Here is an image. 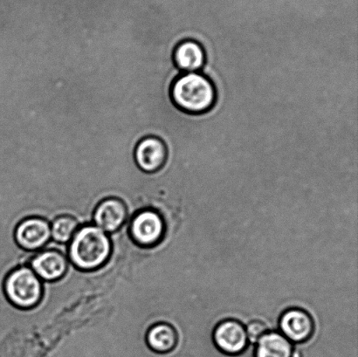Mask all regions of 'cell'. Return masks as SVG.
I'll return each mask as SVG.
<instances>
[{"mask_svg":"<svg viewBox=\"0 0 358 357\" xmlns=\"http://www.w3.org/2000/svg\"><path fill=\"white\" fill-rule=\"evenodd\" d=\"M171 98L179 110L189 115H201L212 110L217 93L212 80L198 72L177 77L171 87Z\"/></svg>","mask_w":358,"mask_h":357,"instance_id":"1","label":"cell"},{"mask_svg":"<svg viewBox=\"0 0 358 357\" xmlns=\"http://www.w3.org/2000/svg\"><path fill=\"white\" fill-rule=\"evenodd\" d=\"M110 241L98 226H87L76 233L70 246V258L77 267L94 269L103 265L110 254Z\"/></svg>","mask_w":358,"mask_h":357,"instance_id":"2","label":"cell"},{"mask_svg":"<svg viewBox=\"0 0 358 357\" xmlns=\"http://www.w3.org/2000/svg\"><path fill=\"white\" fill-rule=\"evenodd\" d=\"M5 289L10 302L23 309L36 305L42 293L40 279L27 268L17 269L10 274Z\"/></svg>","mask_w":358,"mask_h":357,"instance_id":"3","label":"cell"},{"mask_svg":"<svg viewBox=\"0 0 358 357\" xmlns=\"http://www.w3.org/2000/svg\"><path fill=\"white\" fill-rule=\"evenodd\" d=\"M213 341L221 352L241 355L248 347V338L243 324L235 320L221 321L213 332Z\"/></svg>","mask_w":358,"mask_h":357,"instance_id":"4","label":"cell"},{"mask_svg":"<svg viewBox=\"0 0 358 357\" xmlns=\"http://www.w3.org/2000/svg\"><path fill=\"white\" fill-rule=\"evenodd\" d=\"M280 328L287 340L301 344L312 337L315 323L310 314L301 309H290L280 316Z\"/></svg>","mask_w":358,"mask_h":357,"instance_id":"5","label":"cell"},{"mask_svg":"<svg viewBox=\"0 0 358 357\" xmlns=\"http://www.w3.org/2000/svg\"><path fill=\"white\" fill-rule=\"evenodd\" d=\"M167 156L166 145L162 140L154 136L142 139L135 149L136 163L145 173H156L162 169Z\"/></svg>","mask_w":358,"mask_h":357,"instance_id":"6","label":"cell"},{"mask_svg":"<svg viewBox=\"0 0 358 357\" xmlns=\"http://www.w3.org/2000/svg\"><path fill=\"white\" fill-rule=\"evenodd\" d=\"M164 225L162 218L157 212L143 211L136 216L131 226L134 239L143 246H152L162 239Z\"/></svg>","mask_w":358,"mask_h":357,"instance_id":"7","label":"cell"},{"mask_svg":"<svg viewBox=\"0 0 358 357\" xmlns=\"http://www.w3.org/2000/svg\"><path fill=\"white\" fill-rule=\"evenodd\" d=\"M50 236V227L41 219L24 220L16 230L17 242L28 250H36L43 247Z\"/></svg>","mask_w":358,"mask_h":357,"instance_id":"8","label":"cell"},{"mask_svg":"<svg viewBox=\"0 0 358 357\" xmlns=\"http://www.w3.org/2000/svg\"><path fill=\"white\" fill-rule=\"evenodd\" d=\"M173 61L177 68L182 72H198L205 65V49L195 41H182L175 48Z\"/></svg>","mask_w":358,"mask_h":357,"instance_id":"9","label":"cell"},{"mask_svg":"<svg viewBox=\"0 0 358 357\" xmlns=\"http://www.w3.org/2000/svg\"><path fill=\"white\" fill-rule=\"evenodd\" d=\"M127 215L126 207L117 199H107L101 203L94 213V221L100 229L114 232L124 222Z\"/></svg>","mask_w":358,"mask_h":357,"instance_id":"10","label":"cell"},{"mask_svg":"<svg viewBox=\"0 0 358 357\" xmlns=\"http://www.w3.org/2000/svg\"><path fill=\"white\" fill-rule=\"evenodd\" d=\"M31 267L41 278L55 281L64 275L66 261L58 252L48 251L35 257L31 261Z\"/></svg>","mask_w":358,"mask_h":357,"instance_id":"11","label":"cell"},{"mask_svg":"<svg viewBox=\"0 0 358 357\" xmlns=\"http://www.w3.org/2000/svg\"><path fill=\"white\" fill-rule=\"evenodd\" d=\"M292 342L277 332L266 333L259 339L255 357H293Z\"/></svg>","mask_w":358,"mask_h":357,"instance_id":"12","label":"cell"},{"mask_svg":"<svg viewBox=\"0 0 358 357\" xmlns=\"http://www.w3.org/2000/svg\"><path fill=\"white\" fill-rule=\"evenodd\" d=\"M147 340L153 351L167 353L176 348L178 335L173 327L169 324L161 323L156 325L149 331Z\"/></svg>","mask_w":358,"mask_h":357,"instance_id":"13","label":"cell"},{"mask_svg":"<svg viewBox=\"0 0 358 357\" xmlns=\"http://www.w3.org/2000/svg\"><path fill=\"white\" fill-rule=\"evenodd\" d=\"M77 221L71 217H59L52 223L51 234L59 243L68 242L76 229Z\"/></svg>","mask_w":358,"mask_h":357,"instance_id":"14","label":"cell"},{"mask_svg":"<svg viewBox=\"0 0 358 357\" xmlns=\"http://www.w3.org/2000/svg\"><path fill=\"white\" fill-rule=\"evenodd\" d=\"M245 331H247L248 341H250L252 344H255L268 332V327L262 321H254L248 325Z\"/></svg>","mask_w":358,"mask_h":357,"instance_id":"15","label":"cell"}]
</instances>
